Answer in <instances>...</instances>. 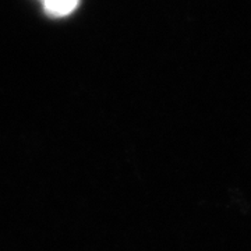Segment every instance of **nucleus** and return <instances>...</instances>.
Instances as JSON below:
<instances>
[{"mask_svg": "<svg viewBox=\"0 0 251 251\" xmlns=\"http://www.w3.org/2000/svg\"><path fill=\"white\" fill-rule=\"evenodd\" d=\"M44 10L50 17H67L78 7L80 0H41Z\"/></svg>", "mask_w": 251, "mask_h": 251, "instance_id": "1", "label": "nucleus"}]
</instances>
